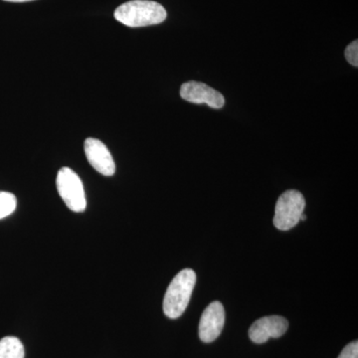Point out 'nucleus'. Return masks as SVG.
<instances>
[{
	"label": "nucleus",
	"instance_id": "9",
	"mask_svg": "<svg viewBox=\"0 0 358 358\" xmlns=\"http://www.w3.org/2000/svg\"><path fill=\"white\" fill-rule=\"evenodd\" d=\"M24 346L15 336H6L0 341V358H24Z\"/></svg>",
	"mask_w": 358,
	"mask_h": 358
},
{
	"label": "nucleus",
	"instance_id": "4",
	"mask_svg": "<svg viewBox=\"0 0 358 358\" xmlns=\"http://www.w3.org/2000/svg\"><path fill=\"white\" fill-rule=\"evenodd\" d=\"M56 185L59 195L70 210L77 213L85 211L87 201L84 186L76 173L69 167H62L57 174Z\"/></svg>",
	"mask_w": 358,
	"mask_h": 358
},
{
	"label": "nucleus",
	"instance_id": "3",
	"mask_svg": "<svg viewBox=\"0 0 358 358\" xmlns=\"http://www.w3.org/2000/svg\"><path fill=\"white\" fill-rule=\"evenodd\" d=\"M306 208V200L298 190H287L275 204L274 225L282 231L294 228L301 221Z\"/></svg>",
	"mask_w": 358,
	"mask_h": 358
},
{
	"label": "nucleus",
	"instance_id": "11",
	"mask_svg": "<svg viewBox=\"0 0 358 358\" xmlns=\"http://www.w3.org/2000/svg\"><path fill=\"white\" fill-rule=\"evenodd\" d=\"M345 56L348 62L350 65L358 67V41L355 40L348 47L345 51Z\"/></svg>",
	"mask_w": 358,
	"mask_h": 358
},
{
	"label": "nucleus",
	"instance_id": "8",
	"mask_svg": "<svg viewBox=\"0 0 358 358\" xmlns=\"http://www.w3.org/2000/svg\"><path fill=\"white\" fill-rule=\"evenodd\" d=\"M85 154L87 159L98 173L106 176H114L115 164L110 150L105 143L96 138H87L85 141Z\"/></svg>",
	"mask_w": 358,
	"mask_h": 358
},
{
	"label": "nucleus",
	"instance_id": "12",
	"mask_svg": "<svg viewBox=\"0 0 358 358\" xmlns=\"http://www.w3.org/2000/svg\"><path fill=\"white\" fill-rule=\"evenodd\" d=\"M338 358H358V343L352 341L343 348Z\"/></svg>",
	"mask_w": 358,
	"mask_h": 358
},
{
	"label": "nucleus",
	"instance_id": "5",
	"mask_svg": "<svg viewBox=\"0 0 358 358\" xmlns=\"http://www.w3.org/2000/svg\"><path fill=\"white\" fill-rule=\"evenodd\" d=\"M180 96L187 102L206 103L213 109H221L225 105L222 94L201 82L190 81L183 84L180 88Z\"/></svg>",
	"mask_w": 358,
	"mask_h": 358
},
{
	"label": "nucleus",
	"instance_id": "14",
	"mask_svg": "<svg viewBox=\"0 0 358 358\" xmlns=\"http://www.w3.org/2000/svg\"><path fill=\"white\" fill-rule=\"evenodd\" d=\"M306 219H307V217H306L305 214H303V215L301 216V220H306Z\"/></svg>",
	"mask_w": 358,
	"mask_h": 358
},
{
	"label": "nucleus",
	"instance_id": "2",
	"mask_svg": "<svg viewBox=\"0 0 358 358\" xmlns=\"http://www.w3.org/2000/svg\"><path fill=\"white\" fill-rule=\"evenodd\" d=\"M196 284V274L192 268H185L174 277L164 299V313L169 319H178L189 303Z\"/></svg>",
	"mask_w": 358,
	"mask_h": 358
},
{
	"label": "nucleus",
	"instance_id": "6",
	"mask_svg": "<svg viewBox=\"0 0 358 358\" xmlns=\"http://www.w3.org/2000/svg\"><path fill=\"white\" fill-rule=\"evenodd\" d=\"M225 324V310L220 301H213L208 306L199 322V338L203 343L215 341L222 331Z\"/></svg>",
	"mask_w": 358,
	"mask_h": 358
},
{
	"label": "nucleus",
	"instance_id": "7",
	"mask_svg": "<svg viewBox=\"0 0 358 358\" xmlns=\"http://www.w3.org/2000/svg\"><path fill=\"white\" fill-rule=\"evenodd\" d=\"M289 322L280 315L259 319L249 329V338L253 343H264L270 338H281L288 331Z\"/></svg>",
	"mask_w": 358,
	"mask_h": 358
},
{
	"label": "nucleus",
	"instance_id": "10",
	"mask_svg": "<svg viewBox=\"0 0 358 358\" xmlns=\"http://www.w3.org/2000/svg\"><path fill=\"white\" fill-rule=\"evenodd\" d=\"M17 199L10 192H0V219L7 217L15 211Z\"/></svg>",
	"mask_w": 358,
	"mask_h": 358
},
{
	"label": "nucleus",
	"instance_id": "13",
	"mask_svg": "<svg viewBox=\"0 0 358 358\" xmlns=\"http://www.w3.org/2000/svg\"><path fill=\"white\" fill-rule=\"evenodd\" d=\"M4 1H9V2H28V1H33V0H4Z\"/></svg>",
	"mask_w": 358,
	"mask_h": 358
},
{
	"label": "nucleus",
	"instance_id": "1",
	"mask_svg": "<svg viewBox=\"0 0 358 358\" xmlns=\"http://www.w3.org/2000/svg\"><path fill=\"white\" fill-rule=\"evenodd\" d=\"M166 10L150 0H131L115 9V18L129 27L157 25L166 20Z\"/></svg>",
	"mask_w": 358,
	"mask_h": 358
}]
</instances>
